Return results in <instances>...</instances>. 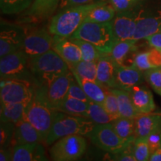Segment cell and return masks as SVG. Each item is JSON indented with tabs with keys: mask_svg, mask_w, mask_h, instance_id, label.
Masks as SVG:
<instances>
[{
	"mask_svg": "<svg viewBox=\"0 0 161 161\" xmlns=\"http://www.w3.org/2000/svg\"><path fill=\"white\" fill-rule=\"evenodd\" d=\"M57 111L48 98L47 86L35 83V93L26 108L25 119L37 128L44 142L51 129Z\"/></svg>",
	"mask_w": 161,
	"mask_h": 161,
	"instance_id": "cell-1",
	"label": "cell"
},
{
	"mask_svg": "<svg viewBox=\"0 0 161 161\" xmlns=\"http://www.w3.org/2000/svg\"><path fill=\"white\" fill-rule=\"evenodd\" d=\"M108 0H100L87 5L74 6L60 11L50 21L49 31L52 35L69 37L84 23L86 17L94 8Z\"/></svg>",
	"mask_w": 161,
	"mask_h": 161,
	"instance_id": "cell-2",
	"label": "cell"
},
{
	"mask_svg": "<svg viewBox=\"0 0 161 161\" xmlns=\"http://www.w3.org/2000/svg\"><path fill=\"white\" fill-rule=\"evenodd\" d=\"M29 66L36 83L46 86L55 78L70 71L67 63L53 49L43 55L30 58Z\"/></svg>",
	"mask_w": 161,
	"mask_h": 161,
	"instance_id": "cell-3",
	"label": "cell"
},
{
	"mask_svg": "<svg viewBox=\"0 0 161 161\" xmlns=\"http://www.w3.org/2000/svg\"><path fill=\"white\" fill-rule=\"evenodd\" d=\"M96 125L86 117L72 116L57 111L45 142L46 145L50 146L58 139L65 136L79 134L88 136L94 129Z\"/></svg>",
	"mask_w": 161,
	"mask_h": 161,
	"instance_id": "cell-4",
	"label": "cell"
},
{
	"mask_svg": "<svg viewBox=\"0 0 161 161\" xmlns=\"http://www.w3.org/2000/svg\"><path fill=\"white\" fill-rule=\"evenodd\" d=\"M71 37L89 42L102 53L109 55L116 40L113 33L111 21L93 23L84 21Z\"/></svg>",
	"mask_w": 161,
	"mask_h": 161,
	"instance_id": "cell-5",
	"label": "cell"
},
{
	"mask_svg": "<svg viewBox=\"0 0 161 161\" xmlns=\"http://www.w3.org/2000/svg\"><path fill=\"white\" fill-rule=\"evenodd\" d=\"M35 84L26 78H8L0 82V103L29 104L34 96Z\"/></svg>",
	"mask_w": 161,
	"mask_h": 161,
	"instance_id": "cell-6",
	"label": "cell"
},
{
	"mask_svg": "<svg viewBox=\"0 0 161 161\" xmlns=\"http://www.w3.org/2000/svg\"><path fill=\"white\" fill-rule=\"evenodd\" d=\"M86 149L85 138L79 134L65 136L55 141L49 150L54 161H75L84 155Z\"/></svg>",
	"mask_w": 161,
	"mask_h": 161,
	"instance_id": "cell-7",
	"label": "cell"
},
{
	"mask_svg": "<svg viewBox=\"0 0 161 161\" xmlns=\"http://www.w3.org/2000/svg\"><path fill=\"white\" fill-rule=\"evenodd\" d=\"M87 137L96 146L108 153H115L123 149L134 140L120 137L114 130L111 123L96 125Z\"/></svg>",
	"mask_w": 161,
	"mask_h": 161,
	"instance_id": "cell-8",
	"label": "cell"
},
{
	"mask_svg": "<svg viewBox=\"0 0 161 161\" xmlns=\"http://www.w3.org/2000/svg\"><path fill=\"white\" fill-rule=\"evenodd\" d=\"M0 77L1 80L8 78H26L30 72L29 58L23 50L0 58Z\"/></svg>",
	"mask_w": 161,
	"mask_h": 161,
	"instance_id": "cell-9",
	"label": "cell"
},
{
	"mask_svg": "<svg viewBox=\"0 0 161 161\" xmlns=\"http://www.w3.org/2000/svg\"><path fill=\"white\" fill-rule=\"evenodd\" d=\"M53 43L54 35L50 33L49 29H36L26 33L22 50L30 59L52 49Z\"/></svg>",
	"mask_w": 161,
	"mask_h": 161,
	"instance_id": "cell-10",
	"label": "cell"
},
{
	"mask_svg": "<svg viewBox=\"0 0 161 161\" xmlns=\"http://www.w3.org/2000/svg\"><path fill=\"white\" fill-rule=\"evenodd\" d=\"M26 31L21 26L1 22L0 58L23 49Z\"/></svg>",
	"mask_w": 161,
	"mask_h": 161,
	"instance_id": "cell-11",
	"label": "cell"
},
{
	"mask_svg": "<svg viewBox=\"0 0 161 161\" xmlns=\"http://www.w3.org/2000/svg\"><path fill=\"white\" fill-rule=\"evenodd\" d=\"M138 15L130 11L116 12V14L111 20L113 33L116 41L134 40Z\"/></svg>",
	"mask_w": 161,
	"mask_h": 161,
	"instance_id": "cell-12",
	"label": "cell"
},
{
	"mask_svg": "<svg viewBox=\"0 0 161 161\" xmlns=\"http://www.w3.org/2000/svg\"><path fill=\"white\" fill-rule=\"evenodd\" d=\"M60 0H35L29 8L23 12L19 19L20 23H39L55 13Z\"/></svg>",
	"mask_w": 161,
	"mask_h": 161,
	"instance_id": "cell-13",
	"label": "cell"
},
{
	"mask_svg": "<svg viewBox=\"0 0 161 161\" xmlns=\"http://www.w3.org/2000/svg\"><path fill=\"white\" fill-rule=\"evenodd\" d=\"M144 72L141 71L134 65L120 66L116 67V88L130 91L135 86L143 83Z\"/></svg>",
	"mask_w": 161,
	"mask_h": 161,
	"instance_id": "cell-14",
	"label": "cell"
},
{
	"mask_svg": "<svg viewBox=\"0 0 161 161\" xmlns=\"http://www.w3.org/2000/svg\"><path fill=\"white\" fill-rule=\"evenodd\" d=\"M75 78L70 70L64 75L60 76L47 85V94L50 103L57 110L58 107L66 97L72 80Z\"/></svg>",
	"mask_w": 161,
	"mask_h": 161,
	"instance_id": "cell-15",
	"label": "cell"
},
{
	"mask_svg": "<svg viewBox=\"0 0 161 161\" xmlns=\"http://www.w3.org/2000/svg\"><path fill=\"white\" fill-rule=\"evenodd\" d=\"M117 64L109 55L104 54L97 60V82L106 89L116 88Z\"/></svg>",
	"mask_w": 161,
	"mask_h": 161,
	"instance_id": "cell-16",
	"label": "cell"
},
{
	"mask_svg": "<svg viewBox=\"0 0 161 161\" xmlns=\"http://www.w3.org/2000/svg\"><path fill=\"white\" fill-rule=\"evenodd\" d=\"M13 161H46L44 147L40 142L19 144L12 147Z\"/></svg>",
	"mask_w": 161,
	"mask_h": 161,
	"instance_id": "cell-17",
	"label": "cell"
},
{
	"mask_svg": "<svg viewBox=\"0 0 161 161\" xmlns=\"http://www.w3.org/2000/svg\"><path fill=\"white\" fill-rule=\"evenodd\" d=\"M52 49L57 52L68 65L77 63L82 60L81 52L76 43L69 37H60L54 36Z\"/></svg>",
	"mask_w": 161,
	"mask_h": 161,
	"instance_id": "cell-18",
	"label": "cell"
},
{
	"mask_svg": "<svg viewBox=\"0 0 161 161\" xmlns=\"http://www.w3.org/2000/svg\"><path fill=\"white\" fill-rule=\"evenodd\" d=\"M43 140L40 132L31 122L23 119L15 125L14 131L11 140L12 147L16 145L40 142Z\"/></svg>",
	"mask_w": 161,
	"mask_h": 161,
	"instance_id": "cell-19",
	"label": "cell"
},
{
	"mask_svg": "<svg viewBox=\"0 0 161 161\" xmlns=\"http://www.w3.org/2000/svg\"><path fill=\"white\" fill-rule=\"evenodd\" d=\"M129 92L133 104L140 114H150L155 110L154 97L148 88L138 85L131 88Z\"/></svg>",
	"mask_w": 161,
	"mask_h": 161,
	"instance_id": "cell-20",
	"label": "cell"
},
{
	"mask_svg": "<svg viewBox=\"0 0 161 161\" xmlns=\"http://www.w3.org/2000/svg\"><path fill=\"white\" fill-rule=\"evenodd\" d=\"M161 31V11L155 15L140 17L139 16L134 40L146 39L147 37Z\"/></svg>",
	"mask_w": 161,
	"mask_h": 161,
	"instance_id": "cell-21",
	"label": "cell"
},
{
	"mask_svg": "<svg viewBox=\"0 0 161 161\" xmlns=\"http://www.w3.org/2000/svg\"><path fill=\"white\" fill-rule=\"evenodd\" d=\"M136 42L135 40L116 41L109 55L118 65L125 66L127 60L136 51Z\"/></svg>",
	"mask_w": 161,
	"mask_h": 161,
	"instance_id": "cell-22",
	"label": "cell"
},
{
	"mask_svg": "<svg viewBox=\"0 0 161 161\" xmlns=\"http://www.w3.org/2000/svg\"><path fill=\"white\" fill-rule=\"evenodd\" d=\"M134 65L142 72L161 67V49L152 48L148 51L138 52L134 57Z\"/></svg>",
	"mask_w": 161,
	"mask_h": 161,
	"instance_id": "cell-23",
	"label": "cell"
},
{
	"mask_svg": "<svg viewBox=\"0 0 161 161\" xmlns=\"http://www.w3.org/2000/svg\"><path fill=\"white\" fill-rule=\"evenodd\" d=\"M136 137L147 136L156 128L161 126V114H141L135 119Z\"/></svg>",
	"mask_w": 161,
	"mask_h": 161,
	"instance_id": "cell-24",
	"label": "cell"
},
{
	"mask_svg": "<svg viewBox=\"0 0 161 161\" xmlns=\"http://www.w3.org/2000/svg\"><path fill=\"white\" fill-rule=\"evenodd\" d=\"M72 74L74 75V77L78 83L79 84L80 87L83 89L86 95L90 98V100L102 105L106 96V88L102 86L98 82L84 79L75 73Z\"/></svg>",
	"mask_w": 161,
	"mask_h": 161,
	"instance_id": "cell-25",
	"label": "cell"
},
{
	"mask_svg": "<svg viewBox=\"0 0 161 161\" xmlns=\"http://www.w3.org/2000/svg\"><path fill=\"white\" fill-rule=\"evenodd\" d=\"M0 119L3 122L17 124L25 119L28 104L23 103H0Z\"/></svg>",
	"mask_w": 161,
	"mask_h": 161,
	"instance_id": "cell-26",
	"label": "cell"
},
{
	"mask_svg": "<svg viewBox=\"0 0 161 161\" xmlns=\"http://www.w3.org/2000/svg\"><path fill=\"white\" fill-rule=\"evenodd\" d=\"M110 90L117 98L119 112L120 116L136 119L137 116L141 115L133 104L129 91L118 89V88H114Z\"/></svg>",
	"mask_w": 161,
	"mask_h": 161,
	"instance_id": "cell-27",
	"label": "cell"
},
{
	"mask_svg": "<svg viewBox=\"0 0 161 161\" xmlns=\"http://www.w3.org/2000/svg\"><path fill=\"white\" fill-rule=\"evenodd\" d=\"M88 108H89V102L73 98L66 97L58 107L57 110L69 115L87 118Z\"/></svg>",
	"mask_w": 161,
	"mask_h": 161,
	"instance_id": "cell-28",
	"label": "cell"
},
{
	"mask_svg": "<svg viewBox=\"0 0 161 161\" xmlns=\"http://www.w3.org/2000/svg\"><path fill=\"white\" fill-rule=\"evenodd\" d=\"M116 14V11L108 1L104 2L97 7L94 8L84 21L93 22V23H106L114 19Z\"/></svg>",
	"mask_w": 161,
	"mask_h": 161,
	"instance_id": "cell-29",
	"label": "cell"
},
{
	"mask_svg": "<svg viewBox=\"0 0 161 161\" xmlns=\"http://www.w3.org/2000/svg\"><path fill=\"white\" fill-rule=\"evenodd\" d=\"M111 124L120 137L125 140H134L136 138L135 119L119 116L113 121Z\"/></svg>",
	"mask_w": 161,
	"mask_h": 161,
	"instance_id": "cell-30",
	"label": "cell"
},
{
	"mask_svg": "<svg viewBox=\"0 0 161 161\" xmlns=\"http://www.w3.org/2000/svg\"><path fill=\"white\" fill-rule=\"evenodd\" d=\"M72 73H75L84 79L97 82V61L80 60L69 66Z\"/></svg>",
	"mask_w": 161,
	"mask_h": 161,
	"instance_id": "cell-31",
	"label": "cell"
},
{
	"mask_svg": "<svg viewBox=\"0 0 161 161\" xmlns=\"http://www.w3.org/2000/svg\"><path fill=\"white\" fill-rule=\"evenodd\" d=\"M87 118L96 125L111 123L113 121L116 119L106 111L102 104L92 101L89 102Z\"/></svg>",
	"mask_w": 161,
	"mask_h": 161,
	"instance_id": "cell-32",
	"label": "cell"
},
{
	"mask_svg": "<svg viewBox=\"0 0 161 161\" xmlns=\"http://www.w3.org/2000/svg\"><path fill=\"white\" fill-rule=\"evenodd\" d=\"M35 0H0V10L3 14H17L23 13Z\"/></svg>",
	"mask_w": 161,
	"mask_h": 161,
	"instance_id": "cell-33",
	"label": "cell"
},
{
	"mask_svg": "<svg viewBox=\"0 0 161 161\" xmlns=\"http://www.w3.org/2000/svg\"><path fill=\"white\" fill-rule=\"evenodd\" d=\"M74 43L78 45L81 52L82 60L86 61H97L98 58L104 55L102 52H100L95 46L92 45L89 42L78 38L69 37Z\"/></svg>",
	"mask_w": 161,
	"mask_h": 161,
	"instance_id": "cell-34",
	"label": "cell"
},
{
	"mask_svg": "<svg viewBox=\"0 0 161 161\" xmlns=\"http://www.w3.org/2000/svg\"><path fill=\"white\" fill-rule=\"evenodd\" d=\"M133 153L136 161L149 160L151 150L146 136L136 137L133 142Z\"/></svg>",
	"mask_w": 161,
	"mask_h": 161,
	"instance_id": "cell-35",
	"label": "cell"
},
{
	"mask_svg": "<svg viewBox=\"0 0 161 161\" xmlns=\"http://www.w3.org/2000/svg\"><path fill=\"white\" fill-rule=\"evenodd\" d=\"M145 79L153 90L161 96V67L152 68L144 72Z\"/></svg>",
	"mask_w": 161,
	"mask_h": 161,
	"instance_id": "cell-36",
	"label": "cell"
},
{
	"mask_svg": "<svg viewBox=\"0 0 161 161\" xmlns=\"http://www.w3.org/2000/svg\"><path fill=\"white\" fill-rule=\"evenodd\" d=\"M102 106L110 115L114 116L115 119L120 116L117 98L110 89H107L106 96Z\"/></svg>",
	"mask_w": 161,
	"mask_h": 161,
	"instance_id": "cell-37",
	"label": "cell"
},
{
	"mask_svg": "<svg viewBox=\"0 0 161 161\" xmlns=\"http://www.w3.org/2000/svg\"><path fill=\"white\" fill-rule=\"evenodd\" d=\"M15 124L11 122H3L0 125V143L1 148H9L14 131Z\"/></svg>",
	"mask_w": 161,
	"mask_h": 161,
	"instance_id": "cell-38",
	"label": "cell"
},
{
	"mask_svg": "<svg viewBox=\"0 0 161 161\" xmlns=\"http://www.w3.org/2000/svg\"><path fill=\"white\" fill-rule=\"evenodd\" d=\"M134 142V141H133ZM133 142L124 148L123 149L115 153H109L110 159L111 160L119 161H136L133 153Z\"/></svg>",
	"mask_w": 161,
	"mask_h": 161,
	"instance_id": "cell-39",
	"label": "cell"
},
{
	"mask_svg": "<svg viewBox=\"0 0 161 161\" xmlns=\"http://www.w3.org/2000/svg\"><path fill=\"white\" fill-rule=\"evenodd\" d=\"M66 97L76 98V99L84 101V102H90V98L86 95V93L84 92L83 89L80 87V86L77 82V80H75V78H74V79L72 80L71 84H70Z\"/></svg>",
	"mask_w": 161,
	"mask_h": 161,
	"instance_id": "cell-40",
	"label": "cell"
},
{
	"mask_svg": "<svg viewBox=\"0 0 161 161\" xmlns=\"http://www.w3.org/2000/svg\"><path fill=\"white\" fill-rule=\"evenodd\" d=\"M146 137L152 154L153 152L161 147V126L153 130Z\"/></svg>",
	"mask_w": 161,
	"mask_h": 161,
	"instance_id": "cell-41",
	"label": "cell"
},
{
	"mask_svg": "<svg viewBox=\"0 0 161 161\" xmlns=\"http://www.w3.org/2000/svg\"><path fill=\"white\" fill-rule=\"evenodd\" d=\"M140 0H109L116 12L125 11L130 10Z\"/></svg>",
	"mask_w": 161,
	"mask_h": 161,
	"instance_id": "cell-42",
	"label": "cell"
},
{
	"mask_svg": "<svg viewBox=\"0 0 161 161\" xmlns=\"http://www.w3.org/2000/svg\"><path fill=\"white\" fill-rule=\"evenodd\" d=\"M98 0H60L59 4V9L61 10L74 7V6L87 5L97 2Z\"/></svg>",
	"mask_w": 161,
	"mask_h": 161,
	"instance_id": "cell-43",
	"label": "cell"
},
{
	"mask_svg": "<svg viewBox=\"0 0 161 161\" xmlns=\"http://www.w3.org/2000/svg\"><path fill=\"white\" fill-rule=\"evenodd\" d=\"M150 46L155 49H161V31H159L153 35L147 37L146 39Z\"/></svg>",
	"mask_w": 161,
	"mask_h": 161,
	"instance_id": "cell-44",
	"label": "cell"
},
{
	"mask_svg": "<svg viewBox=\"0 0 161 161\" xmlns=\"http://www.w3.org/2000/svg\"><path fill=\"white\" fill-rule=\"evenodd\" d=\"M12 160V148H1L0 149V160L10 161Z\"/></svg>",
	"mask_w": 161,
	"mask_h": 161,
	"instance_id": "cell-45",
	"label": "cell"
},
{
	"mask_svg": "<svg viewBox=\"0 0 161 161\" xmlns=\"http://www.w3.org/2000/svg\"><path fill=\"white\" fill-rule=\"evenodd\" d=\"M150 161H161V147L156 149L151 154Z\"/></svg>",
	"mask_w": 161,
	"mask_h": 161,
	"instance_id": "cell-46",
	"label": "cell"
},
{
	"mask_svg": "<svg viewBox=\"0 0 161 161\" xmlns=\"http://www.w3.org/2000/svg\"><path fill=\"white\" fill-rule=\"evenodd\" d=\"M98 1H100V0H98Z\"/></svg>",
	"mask_w": 161,
	"mask_h": 161,
	"instance_id": "cell-47",
	"label": "cell"
}]
</instances>
